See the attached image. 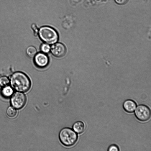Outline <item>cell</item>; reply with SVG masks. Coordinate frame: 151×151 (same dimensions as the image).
I'll use <instances>...</instances> for the list:
<instances>
[{"label": "cell", "mask_w": 151, "mask_h": 151, "mask_svg": "<svg viewBox=\"0 0 151 151\" xmlns=\"http://www.w3.org/2000/svg\"><path fill=\"white\" fill-rule=\"evenodd\" d=\"M10 82V81L8 77L3 76L0 78V85L2 86H7Z\"/></svg>", "instance_id": "14"}, {"label": "cell", "mask_w": 151, "mask_h": 151, "mask_svg": "<svg viewBox=\"0 0 151 151\" xmlns=\"http://www.w3.org/2000/svg\"><path fill=\"white\" fill-rule=\"evenodd\" d=\"M50 47L49 44L44 43L41 45L40 49L42 52L47 54L50 51Z\"/></svg>", "instance_id": "13"}, {"label": "cell", "mask_w": 151, "mask_h": 151, "mask_svg": "<svg viewBox=\"0 0 151 151\" xmlns=\"http://www.w3.org/2000/svg\"><path fill=\"white\" fill-rule=\"evenodd\" d=\"M127 0H115L116 3L119 4H124Z\"/></svg>", "instance_id": "17"}, {"label": "cell", "mask_w": 151, "mask_h": 151, "mask_svg": "<svg viewBox=\"0 0 151 151\" xmlns=\"http://www.w3.org/2000/svg\"><path fill=\"white\" fill-rule=\"evenodd\" d=\"M34 62L37 67L44 68L46 67L49 62V59L46 54L42 52L37 53L33 58Z\"/></svg>", "instance_id": "6"}, {"label": "cell", "mask_w": 151, "mask_h": 151, "mask_svg": "<svg viewBox=\"0 0 151 151\" xmlns=\"http://www.w3.org/2000/svg\"><path fill=\"white\" fill-rule=\"evenodd\" d=\"M73 129L76 133L80 134L84 131L85 126L84 123L82 121H77L73 124Z\"/></svg>", "instance_id": "9"}, {"label": "cell", "mask_w": 151, "mask_h": 151, "mask_svg": "<svg viewBox=\"0 0 151 151\" xmlns=\"http://www.w3.org/2000/svg\"><path fill=\"white\" fill-rule=\"evenodd\" d=\"M137 106L136 102L131 99H127L123 102V107L127 112L132 113L134 112Z\"/></svg>", "instance_id": "8"}, {"label": "cell", "mask_w": 151, "mask_h": 151, "mask_svg": "<svg viewBox=\"0 0 151 151\" xmlns=\"http://www.w3.org/2000/svg\"><path fill=\"white\" fill-rule=\"evenodd\" d=\"M6 114L9 117L14 118L17 114V111L13 107L9 106L7 109Z\"/></svg>", "instance_id": "12"}, {"label": "cell", "mask_w": 151, "mask_h": 151, "mask_svg": "<svg viewBox=\"0 0 151 151\" xmlns=\"http://www.w3.org/2000/svg\"><path fill=\"white\" fill-rule=\"evenodd\" d=\"M26 53L29 57L30 58H33L37 53V50L34 46H30L27 48Z\"/></svg>", "instance_id": "11"}, {"label": "cell", "mask_w": 151, "mask_h": 151, "mask_svg": "<svg viewBox=\"0 0 151 151\" xmlns=\"http://www.w3.org/2000/svg\"><path fill=\"white\" fill-rule=\"evenodd\" d=\"M13 93V90L11 87L6 86H4L2 90V94L4 97L10 96Z\"/></svg>", "instance_id": "10"}, {"label": "cell", "mask_w": 151, "mask_h": 151, "mask_svg": "<svg viewBox=\"0 0 151 151\" xmlns=\"http://www.w3.org/2000/svg\"><path fill=\"white\" fill-rule=\"evenodd\" d=\"M27 98L25 95L21 92H16L13 94L11 99L12 105L15 108L20 109L25 105Z\"/></svg>", "instance_id": "5"}, {"label": "cell", "mask_w": 151, "mask_h": 151, "mask_svg": "<svg viewBox=\"0 0 151 151\" xmlns=\"http://www.w3.org/2000/svg\"><path fill=\"white\" fill-rule=\"evenodd\" d=\"M107 150L109 151H118L119 150L118 147L116 145L112 144L108 147Z\"/></svg>", "instance_id": "15"}, {"label": "cell", "mask_w": 151, "mask_h": 151, "mask_svg": "<svg viewBox=\"0 0 151 151\" xmlns=\"http://www.w3.org/2000/svg\"><path fill=\"white\" fill-rule=\"evenodd\" d=\"M32 28L33 29L34 32V35L35 36H37L38 34V30L36 27L35 28V26H32Z\"/></svg>", "instance_id": "16"}, {"label": "cell", "mask_w": 151, "mask_h": 151, "mask_svg": "<svg viewBox=\"0 0 151 151\" xmlns=\"http://www.w3.org/2000/svg\"><path fill=\"white\" fill-rule=\"evenodd\" d=\"M38 35L40 39L44 43L53 44L58 40L59 36L57 32L49 26H43L38 30Z\"/></svg>", "instance_id": "2"}, {"label": "cell", "mask_w": 151, "mask_h": 151, "mask_svg": "<svg viewBox=\"0 0 151 151\" xmlns=\"http://www.w3.org/2000/svg\"><path fill=\"white\" fill-rule=\"evenodd\" d=\"M66 49L65 46L63 44L56 42L52 45L50 47V51L55 57L61 58L65 54Z\"/></svg>", "instance_id": "7"}, {"label": "cell", "mask_w": 151, "mask_h": 151, "mask_svg": "<svg viewBox=\"0 0 151 151\" xmlns=\"http://www.w3.org/2000/svg\"><path fill=\"white\" fill-rule=\"evenodd\" d=\"M135 117L139 120L146 121L149 119L151 116V111L150 108L143 104L138 105L135 111Z\"/></svg>", "instance_id": "4"}, {"label": "cell", "mask_w": 151, "mask_h": 151, "mask_svg": "<svg viewBox=\"0 0 151 151\" xmlns=\"http://www.w3.org/2000/svg\"><path fill=\"white\" fill-rule=\"evenodd\" d=\"M9 81L12 87L19 92H26L31 88L29 78L23 72L18 71L14 72L11 75Z\"/></svg>", "instance_id": "1"}, {"label": "cell", "mask_w": 151, "mask_h": 151, "mask_svg": "<svg viewBox=\"0 0 151 151\" xmlns=\"http://www.w3.org/2000/svg\"><path fill=\"white\" fill-rule=\"evenodd\" d=\"M59 140L64 146H71L74 145L78 140V135L73 129L65 127L62 129L59 134Z\"/></svg>", "instance_id": "3"}]
</instances>
